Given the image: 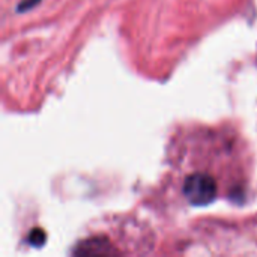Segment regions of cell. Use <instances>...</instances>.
Returning <instances> with one entry per match:
<instances>
[{"instance_id": "obj_1", "label": "cell", "mask_w": 257, "mask_h": 257, "mask_svg": "<svg viewBox=\"0 0 257 257\" xmlns=\"http://www.w3.org/2000/svg\"><path fill=\"white\" fill-rule=\"evenodd\" d=\"M218 187L215 176L193 170L182 181V196L194 206H205L217 199Z\"/></svg>"}]
</instances>
